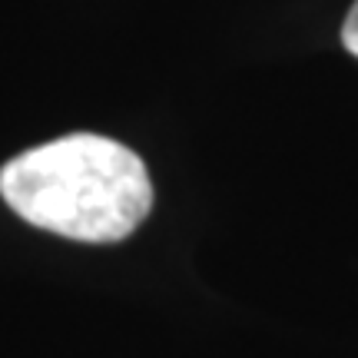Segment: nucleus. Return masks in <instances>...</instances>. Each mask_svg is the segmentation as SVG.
Returning <instances> with one entry per match:
<instances>
[{"label":"nucleus","mask_w":358,"mask_h":358,"mask_svg":"<svg viewBox=\"0 0 358 358\" xmlns=\"http://www.w3.org/2000/svg\"><path fill=\"white\" fill-rule=\"evenodd\" d=\"M0 196L30 226L77 243H120L150 216L153 182L129 146L73 133L13 156Z\"/></svg>","instance_id":"f257e3e1"},{"label":"nucleus","mask_w":358,"mask_h":358,"mask_svg":"<svg viewBox=\"0 0 358 358\" xmlns=\"http://www.w3.org/2000/svg\"><path fill=\"white\" fill-rule=\"evenodd\" d=\"M342 43H345V50L352 53V57H358V0L352 3L345 24H342Z\"/></svg>","instance_id":"f03ea898"}]
</instances>
